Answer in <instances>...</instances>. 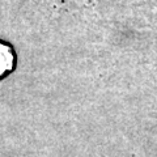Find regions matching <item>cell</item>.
I'll use <instances>...</instances> for the list:
<instances>
[{
	"mask_svg": "<svg viewBox=\"0 0 157 157\" xmlns=\"http://www.w3.org/2000/svg\"><path fill=\"white\" fill-rule=\"evenodd\" d=\"M16 67V54L11 45L0 41V80L13 72Z\"/></svg>",
	"mask_w": 157,
	"mask_h": 157,
	"instance_id": "1",
	"label": "cell"
}]
</instances>
